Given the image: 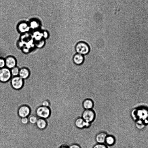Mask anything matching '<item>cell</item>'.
Returning <instances> with one entry per match:
<instances>
[{"label": "cell", "instance_id": "1", "mask_svg": "<svg viewBox=\"0 0 148 148\" xmlns=\"http://www.w3.org/2000/svg\"><path fill=\"white\" fill-rule=\"evenodd\" d=\"M76 52L84 56L89 54L90 51V45L86 42L81 41L78 42L75 45Z\"/></svg>", "mask_w": 148, "mask_h": 148}, {"label": "cell", "instance_id": "2", "mask_svg": "<svg viewBox=\"0 0 148 148\" xmlns=\"http://www.w3.org/2000/svg\"><path fill=\"white\" fill-rule=\"evenodd\" d=\"M12 77L10 69L6 67L0 69V82L7 83Z\"/></svg>", "mask_w": 148, "mask_h": 148}, {"label": "cell", "instance_id": "3", "mask_svg": "<svg viewBox=\"0 0 148 148\" xmlns=\"http://www.w3.org/2000/svg\"><path fill=\"white\" fill-rule=\"evenodd\" d=\"M10 81L11 86L14 90H20L24 86V80L19 76L13 77Z\"/></svg>", "mask_w": 148, "mask_h": 148}, {"label": "cell", "instance_id": "4", "mask_svg": "<svg viewBox=\"0 0 148 148\" xmlns=\"http://www.w3.org/2000/svg\"><path fill=\"white\" fill-rule=\"evenodd\" d=\"M36 114L39 119L41 118L46 119L50 116V110L48 107L41 106L37 109Z\"/></svg>", "mask_w": 148, "mask_h": 148}, {"label": "cell", "instance_id": "5", "mask_svg": "<svg viewBox=\"0 0 148 148\" xmlns=\"http://www.w3.org/2000/svg\"><path fill=\"white\" fill-rule=\"evenodd\" d=\"M95 117L94 111L92 109L85 110L82 115V118L86 122L91 123L94 120Z\"/></svg>", "mask_w": 148, "mask_h": 148}, {"label": "cell", "instance_id": "6", "mask_svg": "<svg viewBox=\"0 0 148 148\" xmlns=\"http://www.w3.org/2000/svg\"><path fill=\"white\" fill-rule=\"evenodd\" d=\"M6 67L10 69L17 66V61L16 58L14 56H9L5 58Z\"/></svg>", "mask_w": 148, "mask_h": 148}, {"label": "cell", "instance_id": "7", "mask_svg": "<svg viewBox=\"0 0 148 148\" xmlns=\"http://www.w3.org/2000/svg\"><path fill=\"white\" fill-rule=\"evenodd\" d=\"M76 127L79 129L88 128L91 125V123L86 122L82 118L80 117L76 119L75 122Z\"/></svg>", "mask_w": 148, "mask_h": 148}, {"label": "cell", "instance_id": "8", "mask_svg": "<svg viewBox=\"0 0 148 148\" xmlns=\"http://www.w3.org/2000/svg\"><path fill=\"white\" fill-rule=\"evenodd\" d=\"M31 113L30 108L26 105L21 107L18 111V114L21 118L28 117Z\"/></svg>", "mask_w": 148, "mask_h": 148}, {"label": "cell", "instance_id": "9", "mask_svg": "<svg viewBox=\"0 0 148 148\" xmlns=\"http://www.w3.org/2000/svg\"><path fill=\"white\" fill-rule=\"evenodd\" d=\"M72 60L74 64L80 66L84 63L85 57L83 55L76 53L73 56Z\"/></svg>", "mask_w": 148, "mask_h": 148}, {"label": "cell", "instance_id": "10", "mask_svg": "<svg viewBox=\"0 0 148 148\" xmlns=\"http://www.w3.org/2000/svg\"><path fill=\"white\" fill-rule=\"evenodd\" d=\"M30 74V71L29 68L22 67L20 69L19 76L24 80L29 77Z\"/></svg>", "mask_w": 148, "mask_h": 148}, {"label": "cell", "instance_id": "11", "mask_svg": "<svg viewBox=\"0 0 148 148\" xmlns=\"http://www.w3.org/2000/svg\"><path fill=\"white\" fill-rule=\"evenodd\" d=\"M107 134L105 132L98 133L96 136L95 139L97 143L105 144V140Z\"/></svg>", "mask_w": 148, "mask_h": 148}, {"label": "cell", "instance_id": "12", "mask_svg": "<svg viewBox=\"0 0 148 148\" xmlns=\"http://www.w3.org/2000/svg\"><path fill=\"white\" fill-rule=\"evenodd\" d=\"M83 105L85 110L92 109L94 107V103L92 100L87 99L84 101Z\"/></svg>", "mask_w": 148, "mask_h": 148}, {"label": "cell", "instance_id": "13", "mask_svg": "<svg viewBox=\"0 0 148 148\" xmlns=\"http://www.w3.org/2000/svg\"><path fill=\"white\" fill-rule=\"evenodd\" d=\"M36 124L39 128L42 130L45 128L47 123L45 119L40 118L38 119Z\"/></svg>", "mask_w": 148, "mask_h": 148}, {"label": "cell", "instance_id": "14", "mask_svg": "<svg viewBox=\"0 0 148 148\" xmlns=\"http://www.w3.org/2000/svg\"><path fill=\"white\" fill-rule=\"evenodd\" d=\"M18 31L21 33H24L28 32L29 27L27 24L23 23L20 24L18 28Z\"/></svg>", "mask_w": 148, "mask_h": 148}, {"label": "cell", "instance_id": "15", "mask_svg": "<svg viewBox=\"0 0 148 148\" xmlns=\"http://www.w3.org/2000/svg\"><path fill=\"white\" fill-rule=\"evenodd\" d=\"M115 138L111 135H108L106 138L105 144L109 146H111L115 144Z\"/></svg>", "mask_w": 148, "mask_h": 148}, {"label": "cell", "instance_id": "16", "mask_svg": "<svg viewBox=\"0 0 148 148\" xmlns=\"http://www.w3.org/2000/svg\"><path fill=\"white\" fill-rule=\"evenodd\" d=\"M20 69V68L16 66L10 69L12 77L19 76Z\"/></svg>", "mask_w": 148, "mask_h": 148}, {"label": "cell", "instance_id": "17", "mask_svg": "<svg viewBox=\"0 0 148 148\" xmlns=\"http://www.w3.org/2000/svg\"><path fill=\"white\" fill-rule=\"evenodd\" d=\"M38 119L37 117L33 116L29 118V122L32 124H36Z\"/></svg>", "mask_w": 148, "mask_h": 148}, {"label": "cell", "instance_id": "18", "mask_svg": "<svg viewBox=\"0 0 148 148\" xmlns=\"http://www.w3.org/2000/svg\"><path fill=\"white\" fill-rule=\"evenodd\" d=\"M6 67L5 59L3 57H0V69Z\"/></svg>", "mask_w": 148, "mask_h": 148}, {"label": "cell", "instance_id": "19", "mask_svg": "<svg viewBox=\"0 0 148 148\" xmlns=\"http://www.w3.org/2000/svg\"><path fill=\"white\" fill-rule=\"evenodd\" d=\"M93 148H107V147L105 144L97 143L94 146Z\"/></svg>", "mask_w": 148, "mask_h": 148}, {"label": "cell", "instance_id": "20", "mask_svg": "<svg viewBox=\"0 0 148 148\" xmlns=\"http://www.w3.org/2000/svg\"><path fill=\"white\" fill-rule=\"evenodd\" d=\"M37 41L39 42V43H37L36 45L38 47L41 48L45 44V41L43 40H41Z\"/></svg>", "mask_w": 148, "mask_h": 148}, {"label": "cell", "instance_id": "21", "mask_svg": "<svg viewBox=\"0 0 148 148\" xmlns=\"http://www.w3.org/2000/svg\"><path fill=\"white\" fill-rule=\"evenodd\" d=\"M21 122L22 124L26 125L29 122V119L27 117L22 118Z\"/></svg>", "mask_w": 148, "mask_h": 148}, {"label": "cell", "instance_id": "22", "mask_svg": "<svg viewBox=\"0 0 148 148\" xmlns=\"http://www.w3.org/2000/svg\"><path fill=\"white\" fill-rule=\"evenodd\" d=\"M32 22V24H31V26L32 28L33 29H36L39 26H38V24L37 22L34 21V22H32Z\"/></svg>", "mask_w": 148, "mask_h": 148}, {"label": "cell", "instance_id": "23", "mask_svg": "<svg viewBox=\"0 0 148 148\" xmlns=\"http://www.w3.org/2000/svg\"><path fill=\"white\" fill-rule=\"evenodd\" d=\"M42 106L45 107H49L50 104L49 101L48 100L44 101L42 103Z\"/></svg>", "mask_w": 148, "mask_h": 148}, {"label": "cell", "instance_id": "24", "mask_svg": "<svg viewBox=\"0 0 148 148\" xmlns=\"http://www.w3.org/2000/svg\"><path fill=\"white\" fill-rule=\"evenodd\" d=\"M69 148H81L80 146L78 144H73L69 146Z\"/></svg>", "mask_w": 148, "mask_h": 148}, {"label": "cell", "instance_id": "25", "mask_svg": "<svg viewBox=\"0 0 148 148\" xmlns=\"http://www.w3.org/2000/svg\"><path fill=\"white\" fill-rule=\"evenodd\" d=\"M59 148H69V146L65 145H64L61 146Z\"/></svg>", "mask_w": 148, "mask_h": 148}]
</instances>
